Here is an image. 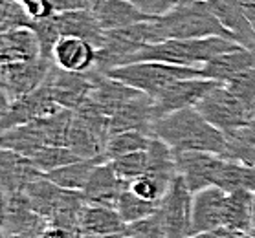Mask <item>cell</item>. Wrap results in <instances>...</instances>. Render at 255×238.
I'll return each instance as SVG.
<instances>
[{
	"instance_id": "cell-1",
	"label": "cell",
	"mask_w": 255,
	"mask_h": 238,
	"mask_svg": "<svg viewBox=\"0 0 255 238\" xmlns=\"http://www.w3.org/2000/svg\"><path fill=\"white\" fill-rule=\"evenodd\" d=\"M151 138L165 141L174 152L204 151L222 156L226 151V134L206 121L197 108H184L156 119Z\"/></svg>"
},
{
	"instance_id": "cell-2",
	"label": "cell",
	"mask_w": 255,
	"mask_h": 238,
	"mask_svg": "<svg viewBox=\"0 0 255 238\" xmlns=\"http://www.w3.org/2000/svg\"><path fill=\"white\" fill-rule=\"evenodd\" d=\"M151 44L163 41H184V39H208V37H224L233 41L232 33L215 17L206 0L180 4L162 17L149 20Z\"/></svg>"
},
{
	"instance_id": "cell-3",
	"label": "cell",
	"mask_w": 255,
	"mask_h": 238,
	"mask_svg": "<svg viewBox=\"0 0 255 238\" xmlns=\"http://www.w3.org/2000/svg\"><path fill=\"white\" fill-rule=\"evenodd\" d=\"M241 46L239 42L224 37H208V39H184V41H163L158 44H149L136 53L132 63L138 61H160V63L178 64L200 68L211 59Z\"/></svg>"
},
{
	"instance_id": "cell-4",
	"label": "cell",
	"mask_w": 255,
	"mask_h": 238,
	"mask_svg": "<svg viewBox=\"0 0 255 238\" xmlns=\"http://www.w3.org/2000/svg\"><path fill=\"white\" fill-rule=\"evenodd\" d=\"M109 76L154 99L169 84L187 77H202V74L200 68H191V66H178L160 61H138L114 68L109 72Z\"/></svg>"
},
{
	"instance_id": "cell-5",
	"label": "cell",
	"mask_w": 255,
	"mask_h": 238,
	"mask_svg": "<svg viewBox=\"0 0 255 238\" xmlns=\"http://www.w3.org/2000/svg\"><path fill=\"white\" fill-rule=\"evenodd\" d=\"M195 108L202 114L206 121L224 134L246 127L255 119L254 112L237 95H233L222 82L217 84L209 93H206V97Z\"/></svg>"
},
{
	"instance_id": "cell-6",
	"label": "cell",
	"mask_w": 255,
	"mask_h": 238,
	"mask_svg": "<svg viewBox=\"0 0 255 238\" xmlns=\"http://www.w3.org/2000/svg\"><path fill=\"white\" fill-rule=\"evenodd\" d=\"M193 192L182 176H176L160 200L158 218L163 238H191Z\"/></svg>"
},
{
	"instance_id": "cell-7",
	"label": "cell",
	"mask_w": 255,
	"mask_h": 238,
	"mask_svg": "<svg viewBox=\"0 0 255 238\" xmlns=\"http://www.w3.org/2000/svg\"><path fill=\"white\" fill-rule=\"evenodd\" d=\"M53 68L50 59H35L24 63H7L0 66V86L4 106L35 92L48 79Z\"/></svg>"
},
{
	"instance_id": "cell-8",
	"label": "cell",
	"mask_w": 255,
	"mask_h": 238,
	"mask_svg": "<svg viewBox=\"0 0 255 238\" xmlns=\"http://www.w3.org/2000/svg\"><path fill=\"white\" fill-rule=\"evenodd\" d=\"M217 84L221 82L206 79V77H187L169 84L163 92H160L152 99L154 119H160L184 108H195L206 97V93L211 92Z\"/></svg>"
},
{
	"instance_id": "cell-9",
	"label": "cell",
	"mask_w": 255,
	"mask_h": 238,
	"mask_svg": "<svg viewBox=\"0 0 255 238\" xmlns=\"http://www.w3.org/2000/svg\"><path fill=\"white\" fill-rule=\"evenodd\" d=\"M63 110L59 103L53 99L52 90L44 81L41 88H37L35 92L24 95L9 103L2 108V130H9L18 125L37 121V119H46Z\"/></svg>"
},
{
	"instance_id": "cell-10",
	"label": "cell",
	"mask_w": 255,
	"mask_h": 238,
	"mask_svg": "<svg viewBox=\"0 0 255 238\" xmlns=\"http://www.w3.org/2000/svg\"><path fill=\"white\" fill-rule=\"evenodd\" d=\"M178 174L184 178L189 191L195 192L217 185L221 170L224 167V158L213 152L204 151H182L174 152Z\"/></svg>"
},
{
	"instance_id": "cell-11",
	"label": "cell",
	"mask_w": 255,
	"mask_h": 238,
	"mask_svg": "<svg viewBox=\"0 0 255 238\" xmlns=\"http://www.w3.org/2000/svg\"><path fill=\"white\" fill-rule=\"evenodd\" d=\"M138 90L127 86L125 82L118 81L109 74H103L94 68L92 70V90L90 95L87 97L85 103L96 108L99 114H103L105 117L111 119L125 103H128L130 99L138 97Z\"/></svg>"
},
{
	"instance_id": "cell-12",
	"label": "cell",
	"mask_w": 255,
	"mask_h": 238,
	"mask_svg": "<svg viewBox=\"0 0 255 238\" xmlns=\"http://www.w3.org/2000/svg\"><path fill=\"white\" fill-rule=\"evenodd\" d=\"M48 86L52 90L53 99L61 108L77 110L87 101L92 90V70L87 74H72V72L59 70L53 64L52 72L46 79Z\"/></svg>"
},
{
	"instance_id": "cell-13",
	"label": "cell",
	"mask_w": 255,
	"mask_h": 238,
	"mask_svg": "<svg viewBox=\"0 0 255 238\" xmlns=\"http://www.w3.org/2000/svg\"><path fill=\"white\" fill-rule=\"evenodd\" d=\"M228 192L221 187H208L193 194L191 237L224 226V207Z\"/></svg>"
},
{
	"instance_id": "cell-14",
	"label": "cell",
	"mask_w": 255,
	"mask_h": 238,
	"mask_svg": "<svg viewBox=\"0 0 255 238\" xmlns=\"http://www.w3.org/2000/svg\"><path fill=\"white\" fill-rule=\"evenodd\" d=\"M42 172L35 167L33 161L17 152L2 149L0 154V187L4 198L24 192L29 183L42 178Z\"/></svg>"
},
{
	"instance_id": "cell-15",
	"label": "cell",
	"mask_w": 255,
	"mask_h": 238,
	"mask_svg": "<svg viewBox=\"0 0 255 238\" xmlns=\"http://www.w3.org/2000/svg\"><path fill=\"white\" fill-rule=\"evenodd\" d=\"M52 61L59 70L87 74L96 68L98 48L79 37H63L53 48Z\"/></svg>"
},
{
	"instance_id": "cell-16",
	"label": "cell",
	"mask_w": 255,
	"mask_h": 238,
	"mask_svg": "<svg viewBox=\"0 0 255 238\" xmlns=\"http://www.w3.org/2000/svg\"><path fill=\"white\" fill-rule=\"evenodd\" d=\"M128 189V183L120 178L114 172V168L109 161L99 163L98 167L94 168L92 176L88 180L83 196L90 205H105V207H114L123 194V191Z\"/></svg>"
},
{
	"instance_id": "cell-17",
	"label": "cell",
	"mask_w": 255,
	"mask_h": 238,
	"mask_svg": "<svg viewBox=\"0 0 255 238\" xmlns=\"http://www.w3.org/2000/svg\"><path fill=\"white\" fill-rule=\"evenodd\" d=\"M154 121L156 119H154V110H152V97L139 93L138 97L125 103L109 119V134L114 136V134L127 132V130H139L151 136Z\"/></svg>"
},
{
	"instance_id": "cell-18",
	"label": "cell",
	"mask_w": 255,
	"mask_h": 238,
	"mask_svg": "<svg viewBox=\"0 0 255 238\" xmlns=\"http://www.w3.org/2000/svg\"><path fill=\"white\" fill-rule=\"evenodd\" d=\"M213 15L232 33L233 41L241 46L255 50V33L244 13L243 0H206Z\"/></svg>"
},
{
	"instance_id": "cell-19",
	"label": "cell",
	"mask_w": 255,
	"mask_h": 238,
	"mask_svg": "<svg viewBox=\"0 0 255 238\" xmlns=\"http://www.w3.org/2000/svg\"><path fill=\"white\" fill-rule=\"evenodd\" d=\"M252 66H255V50L237 46L235 50H230V52L222 53L219 57L211 59L209 63L202 64L200 74L206 79L226 84L230 79L250 70Z\"/></svg>"
},
{
	"instance_id": "cell-20",
	"label": "cell",
	"mask_w": 255,
	"mask_h": 238,
	"mask_svg": "<svg viewBox=\"0 0 255 238\" xmlns=\"http://www.w3.org/2000/svg\"><path fill=\"white\" fill-rule=\"evenodd\" d=\"M44 147H48L44 119H37V121L26 123V125L13 127L9 130H2V149L17 152L29 159Z\"/></svg>"
},
{
	"instance_id": "cell-21",
	"label": "cell",
	"mask_w": 255,
	"mask_h": 238,
	"mask_svg": "<svg viewBox=\"0 0 255 238\" xmlns=\"http://www.w3.org/2000/svg\"><path fill=\"white\" fill-rule=\"evenodd\" d=\"M59 33L61 37H79L85 39L96 48H101L105 41V31L98 20V15L94 7L79 9V11H68L55 15Z\"/></svg>"
},
{
	"instance_id": "cell-22",
	"label": "cell",
	"mask_w": 255,
	"mask_h": 238,
	"mask_svg": "<svg viewBox=\"0 0 255 238\" xmlns=\"http://www.w3.org/2000/svg\"><path fill=\"white\" fill-rule=\"evenodd\" d=\"M127 224L114 207L90 205L87 203L79 216V238L81 237H111L122 235Z\"/></svg>"
},
{
	"instance_id": "cell-23",
	"label": "cell",
	"mask_w": 255,
	"mask_h": 238,
	"mask_svg": "<svg viewBox=\"0 0 255 238\" xmlns=\"http://www.w3.org/2000/svg\"><path fill=\"white\" fill-rule=\"evenodd\" d=\"M41 44L31 28H18L0 35V64L41 59Z\"/></svg>"
},
{
	"instance_id": "cell-24",
	"label": "cell",
	"mask_w": 255,
	"mask_h": 238,
	"mask_svg": "<svg viewBox=\"0 0 255 238\" xmlns=\"http://www.w3.org/2000/svg\"><path fill=\"white\" fill-rule=\"evenodd\" d=\"M94 11L98 15V20L105 33L114 31V29L130 28V26L154 18L134 6L130 0H101L94 7Z\"/></svg>"
},
{
	"instance_id": "cell-25",
	"label": "cell",
	"mask_w": 255,
	"mask_h": 238,
	"mask_svg": "<svg viewBox=\"0 0 255 238\" xmlns=\"http://www.w3.org/2000/svg\"><path fill=\"white\" fill-rule=\"evenodd\" d=\"M145 176L154 178L165 189H169L173 180L178 176L174 151L165 141L158 140V138H151V143L147 147V172Z\"/></svg>"
},
{
	"instance_id": "cell-26",
	"label": "cell",
	"mask_w": 255,
	"mask_h": 238,
	"mask_svg": "<svg viewBox=\"0 0 255 238\" xmlns=\"http://www.w3.org/2000/svg\"><path fill=\"white\" fill-rule=\"evenodd\" d=\"M254 192H228L226 207H224V227L250 235L252 233V220H254Z\"/></svg>"
},
{
	"instance_id": "cell-27",
	"label": "cell",
	"mask_w": 255,
	"mask_h": 238,
	"mask_svg": "<svg viewBox=\"0 0 255 238\" xmlns=\"http://www.w3.org/2000/svg\"><path fill=\"white\" fill-rule=\"evenodd\" d=\"M99 163H103V159H79V161L68 163L61 168H55L44 176L61 189L83 192L92 176L94 168L98 167Z\"/></svg>"
},
{
	"instance_id": "cell-28",
	"label": "cell",
	"mask_w": 255,
	"mask_h": 238,
	"mask_svg": "<svg viewBox=\"0 0 255 238\" xmlns=\"http://www.w3.org/2000/svg\"><path fill=\"white\" fill-rule=\"evenodd\" d=\"M222 158L246 165H255V119L246 127L226 134V151Z\"/></svg>"
},
{
	"instance_id": "cell-29",
	"label": "cell",
	"mask_w": 255,
	"mask_h": 238,
	"mask_svg": "<svg viewBox=\"0 0 255 238\" xmlns=\"http://www.w3.org/2000/svg\"><path fill=\"white\" fill-rule=\"evenodd\" d=\"M217 187L226 192L248 191L255 194V165H246L241 161L226 159L221 170Z\"/></svg>"
},
{
	"instance_id": "cell-30",
	"label": "cell",
	"mask_w": 255,
	"mask_h": 238,
	"mask_svg": "<svg viewBox=\"0 0 255 238\" xmlns=\"http://www.w3.org/2000/svg\"><path fill=\"white\" fill-rule=\"evenodd\" d=\"M158 207H160V202H149V200H143V198L136 196L132 191H123V194L120 196L116 203V211L120 213L122 220L127 224V226H132V224H138L141 220H147L158 213Z\"/></svg>"
},
{
	"instance_id": "cell-31",
	"label": "cell",
	"mask_w": 255,
	"mask_h": 238,
	"mask_svg": "<svg viewBox=\"0 0 255 238\" xmlns=\"http://www.w3.org/2000/svg\"><path fill=\"white\" fill-rule=\"evenodd\" d=\"M151 143V136L139 130H127V132L114 134L107 141V149H105V158L107 161L116 159L125 154H132V152L147 151V147Z\"/></svg>"
},
{
	"instance_id": "cell-32",
	"label": "cell",
	"mask_w": 255,
	"mask_h": 238,
	"mask_svg": "<svg viewBox=\"0 0 255 238\" xmlns=\"http://www.w3.org/2000/svg\"><path fill=\"white\" fill-rule=\"evenodd\" d=\"M79 159L81 158L68 147H44L31 158L33 165L41 170L42 174H48L55 168H61L68 163L79 161Z\"/></svg>"
},
{
	"instance_id": "cell-33",
	"label": "cell",
	"mask_w": 255,
	"mask_h": 238,
	"mask_svg": "<svg viewBox=\"0 0 255 238\" xmlns=\"http://www.w3.org/2000/svg\"><path fill=\"white\" fill-rule=\"evenodd\" d=\"M109 163L112 165L114 172L125 183H130V181H134L136 178H139V176H143L147 172V151L125 154V156H120L116 159H111Z\"/></svg>"
},
{
	"instance_id": "cell-34",
	"label": "cell",
	"mask_w": 255,
	"mask_h": 238,
	"mask_svg": "<svg viewBox=\"0 0 255 238\" xmlns=\"http://www.w3.org/2000/svg\"><path fill=\"white\" fill-rule=\"evenodd\" d=\"M29 28L35 31V35L39 39V44H41V53L42 59H50L52 61V53L53 48L63 37L59 33L57 22H55V15L50 18H44V20H37V22H31Z\"/></svg>"
},
{
	"instance_id": "cell-35",
	"label": "cell",
	"mask_w": 255,
	"mask_h": 238,
	"mask_svg": "<svg viewBox=\"0 0 255 238\" xmlns=\"http://www.w3.org/2000/svg\"><path fill=\"white\" fill-rule=\"evenodd\" d=\"M226 88L233 95H237L250 110L255 112V66L230 79L226 82Z\"/></svg>"
},
{
	"instance_id": "cell-36",
	"label": "cell",
	"mask_w": 255,
	"mask_h": 238,
	"mask_svg": "<svg viewBox=\"0 0 255 238\" xmlns=\"http://www.w3.org/2000/svg\"><path fill=\"white\" fill-rule=\"evenodd\" d=\"M31 20L17 0H2L0 11V31H11L18 28H29Z\"/></svg>"
},
{
	"instance_id": "cell-37",
	"label": "cell",
	"mask_w": 255,
	"mask_h": 238,
	"mask_svg": "<svg viewBox=\"0 0 255 238\" xmlns=\"http://www.w3.org/2000/svg\"><path fill=\"white\" fill-rule=\"evenodd\" d=\"M128 191H132L136 196L143 198V200H149V202H160L167 189H165L162 183H158L154 178L143 174L128 183Z\"/></svg>"
},
{
	"instance_id": "cell-38",
	"label": "cell",
	"mask_w": 255,
	"mask_h": 238,
	"mask_svg": "<svg viewBox=\"0 0 255 238\" xmlns=\"http://www.w3.org/2000/svg\"><path fill=\"white\" fill-rule=\"evenodd\" d=\"M17 2L22 6V9L26 11L31 22L44 20V18H50L55 15L50 0H17Z\"/></svg>"
},
{
	"instance_id": "cell-39",
	"label": "cell",
	"mask_w": 255,
	"mask_h": 238,
	"mask_svg": "<svg viewBox=\"0 0 255 238\" xmlns=\"http://www.w3.org/2000/svg\"><path fill=\"white\" fill-rule=\"evenodd\" d=\"M130 2L149 17H162L182 4V0H130Z\"/></svg>"
},
{
	"instance_id": "cell-40",
	"label": "cell",
	"mask_w": 255,
	"mask_h": 238,
	"mask_svg": "<svg viewBox=\"0 0 255 238\" xmlns=\"http://www.w3.org/2000/svg\"><path fill=\"white\" fill-rule=\"evenodd\" d=\"M53 6L55 15L68 11H79V9H88L92 6V0H50Z\"/></svg>"
},
{
	"instance_id": "cell-41",
	"label": "cell",
	"mask_w": 255,
	"mask_h": 238,
	"mask_svg": "<svg viewBox=\"0 0 255 238\" xmlns=\"http://www.w3.org/2000/svg\"><path fill=\"white\" fill-rule=\"evenodd\" d=\"M246 235L241 231H235V229H230V227H217L213 231H206L200 233V235H195L191 238H244Z\"/></svg>"
},
{
	"instance_id": "cell-42",
	"label": "cell",
	"mask_w": 255,
	"mask_h": 238,
	"mask_svg": "<svg viewBox=\"0 0 255 238\" xmlns=\"http://www.w3.org/2000/svg\"><path fill=\"white\" fill-rule=\"evenodd\" d=\"M39 238H76V235L70 233L68 229H63V227H59V226L48 224L46 229L39 235Z\"/></svg>"
},
{
	"instance_id": "cell-43",
	"label": "cell",
	"mask_w": 255,
	"mask_h": 238,
	"mask_svg": "<svg viewBox=\"0 0 255 238\" xmlns=\"http://www.w3.org/2000/svg\"><path fill=\"white\" fill-rule=\"evenodd\" d=\"M243 6H244V13L248 17V22L252 26L255 33V0H243Z\"/></svg>"
},
{
	"instance_id": "cell-44",
	"label": "cell",
	"mask_w": 255,
	"mask_h": 238,
	"mask_svg": "<svg viewBox=\"0 0 255 238\" xmlns=\"http://www.w3.org/2000/svg\"><path fill=\"white\" fill-rule=\"evenodd\" d=\"M99 2H101V0H92V6L96 7V6H98V4H99Z\"/></svg>"
},
{
	"instance_id": "cell-45",
	"label": "cell",
	"mask_w": 255,
	"mask_h": 238,
	"mask_svg": "<svg viewBox=\"0 0 255 238\" xmlns=\"http://www.w3.org/2000/svg\"><path fill=\"white\" fill-rule=\"evenodd\" d=\"M186 2H197V0H182V4H186Z\"/></svg>"
},
{
	"instance_id": "cell-46",
	"label": "cell",
	"mask_w": 255,
	"mask_h": 238,
	"mask_svg": "<svg viewBox=\"0 0 255 238\" xmlns=\"http://www.w3.org/2000/svg\"><path fill=\"white\" fill-rule=\"evenodd\" d=\"M254 117H255V112H254Z\"/></svg>"
}]
</instances>
